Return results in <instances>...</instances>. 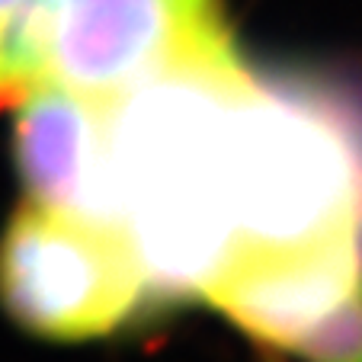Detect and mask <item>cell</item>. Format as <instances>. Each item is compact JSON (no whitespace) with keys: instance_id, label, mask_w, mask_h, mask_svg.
<instances>
[{"instance_id":"cell-5","label":"cell","mask_w":362,"mask_h":362,"mask_svg":"<svg viewBox=\"0 0 362 362\" xmlns=\"http://www.w3.org/2000/svg\"><path fill=\"white\" fill-rule=\"evenodd\" d=\"M13 158L35 205L122 231L106 154L103 100L55 81L33 87L20 100Z\"/></svg>"},{"instance_id":"cell-4","label":"cell","mask_w":362,"mask_h":362,"mask_svg":"<svg viewBox=\"0 0 362 362\" xmlns=\"http://www.w3.org/2000/svg\"><path fill=\"white\" fill-rule=\"evenodd\" d=\"M48 81L110 100L173 64L231 58L218 0H45Z\"/></svg>"},{"instance_id":"cell-6","label":"cell","mask_w":362,"mask_h":362,"mask_svg":"<svg viewBox=\"0 0 362 362\" xmlns=\"http://www.w3.org/2000/svg\"><path fill=\"white\" fill-rule=\"evenodd\" d=\"M362 286V247L334 240L295 250H244L205 298L253 340L279 349Z\"/></svg>"},{"instance_id":"cell-3","label":"cell","mask_w":362,"mask_h":362,"mask_svg":"<svg viewBox=\"0 0 362 362\" xmlns=\"http://www.w3.org/2000/svg\"><path fill=\"white\" fill-rule=\"evenodd\" d=\"M151 292L129 240L29 202L0 238V305L33 337L96 340L119 330Z\"/></svg>"},{"instance_id":"cell-1","label":"cell","mask_w":362,"mask_h":362,"mask_svg":"<svg viewBox=\"0 0 362 362\" xmlns=\"http://www.w3.org/2000/svg\"><path fill=\"white\" fill-rule=\"evenodd\" d=\"M238 55L173 64L103 100L119 225L151 292L209 295L238 253L228 129Z\"/></svg>"},{"instance_id":"cell-7","label":"cell","mask_w":362,"mask_h":362,"mask_svg":"<svg viewBox=\"0 0 362 362\" xmlns=\"http://www.w3.org/2000/svg\"><path fill=\"white\" fill-rule=\"evenodd\" d=\"M288 353L305 362H362V286L308 327Z\"/></svg>"},{"instance_id":"cell-2","label":"cell","mask_w":362,"mask_h":362,"mask_svg":"<svg viewBox=\"0 0 362 362\" xmlns=\"http://www.w3.org/2000/svg\"><path fill=\"white\" fill-rule=\"evenodd\" d=\"M228 202L238 253L362 247V116L317 83L247 74L228 129Z\"/></svg>"}]
</instances>
